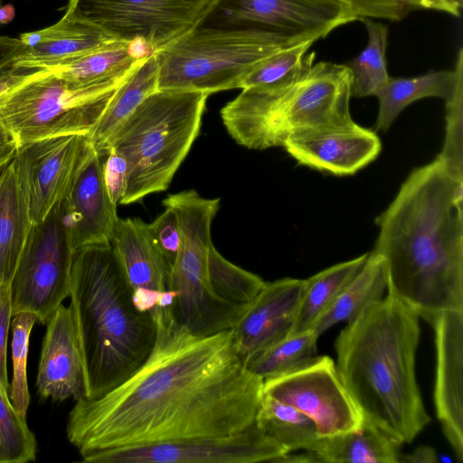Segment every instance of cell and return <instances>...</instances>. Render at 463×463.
Instances as JSON below:
<instances>
[{
	"instance_id": "obj_31",
	"label": "cell",
	"mask_w": 463,
	"mask_h": 463,
	"mask_svg": "<svg viewBox=\"0 0 463 463\" xmlns=\"http://www.w3.org/2000/svg\"><path fill=\"white\" fill-rule=\"evenodd\" d=\"M360 20L367 31V44L347 65L352 73V97L355 98L375 96L390 78L386 63L387 26L371 18Z\"/></svg>"
},
{
	"instance_id": "obj_39",
	"label": "cell",
	"mask_w": 463,
	"mask_h": 463,
	"mask_svg": "<svg viewBox=\"0 0 463 463\" xmlns=\"http://www.w3.org/2000/svg\"><path fill=\"white\" fill-rule=\"evenodd\" d=\"M13 317L10 284H0V388L9 394L6 354L7 338Z\"/></svg>"
},
{
	"instance_id": "obj_6",
	"label": "cell",
	"mask_w": 463,
	"mask_h": 463,
	"mask_svg": "<svg viewBox=\"0 0 463 463\" xmlns=\"http://www.w3.org/2000/svg\"><path fill=\"white\" fill-rule=\"evenodd\" d=\"M208 96L157 90L118 130L108 151H118L127 165L119 204L137 203L169 187L199 135Z\"/></svg>"
},
{
	"instance_id": "obj_1",
	"label": "cell",
	"mask_w": 463,
	"mask_h": 463,
	"mask_svg": "<svg viewBox=\"0 0 463 463\" xmlns=\"http://www.w3.org/2000/svg\"><path fill=\"white\" fill-rule=\"evenodd\" d=\"M154 347L120 385L71 409L67 439L81 458L125 447L232 435L255 423L263 380L239 356L232 330L197 335L158 312Z\"/></svg>"
},
{
	"instance_id": "obj_25",
	"label": "cell",
	"mask_w": 463,
	"mask_h": 463,
	"mask_svg": "<svg viewBox=\"0 0 463 463\" xmlns=\"http://www.w3.org/2000/svg\"><path fill=\"white\" fill-rule=\"evenodd\" d=\"M33 222L11 160L0 171V284H11Z\"/></svg>"
},
{
	"instance_id": "obj_20",
	"label": "cell",
	"mask_w": 463,
	"mask_h": 463,
	"mask_svg": "<svg viewBox=\"0 0 463 463\" xmlns=\"http://www.w3.org/2000/svg\"><path fill=\"white\" fill-rule=\"evenodd\" d=\"M45 325L36 378L39 396L54 402L86 398L85 369L71 305L61 304Z\"/></svg>"
},
{
	"instance_id": "obj_32",
	"label": "cell",
	"mask_w": 463,
	"mask_h": 463,
	"mask_svg": "<svg viewBox=\"0 0 463 463\" xmlns=\"http://www.w3.org/2000/svg\"><path fill=\"white\" fill-rule=\"evenodd\" d=\"M318 337L312 329L288 335L253 357L246 366L263 381L298 371L319 356Z\"/></svg>"
},
{
	"instance_id": "obj_7",
	"label": "cell",
	"mask_w": 463,
	"mask_h": 463,
	"mask_svg": "<svg viewBox=\"0 0 463 463\" xmlns=\"http://www.w3.org/2000/svg\"><path fill=\"white\" fill-rule=\"evenodd\" d=\"M123 82L79 86L42 69L10 65L0 73V123L18 146L61 135L88 136Z\"/></svg>"
},
{
	"instance_id": "obj_19",
	"label": "cell",
	"mask_w": 463,
	"mask_h": 463,
	"mask_svg": "<svg viewBox=\"0 0 463 463\" xmlns=\"http://www.w3.org/2000/svg\"><path fill=\"white\" fill-rule=\"evenodd\" d=\"M303 287L304 279L293 278L265 282L231 329L238 354L245 364L289 335Z\"/></svg>"
},
{
	"instance_id": "obj_33",
	"label": "cell",
	"mask_w": 463,
	"mask_h": 463,
	"mask_svg": "<svg viewBox=\"0 0 463 463\" xmlns=\"http://www.w3.org/2000/svg\"><path fill=\"white\" fill-rule=\"evenodd\" d=\"M36 439L24 416L14 408L9 394L0 388V463L35 460Z\"/></svg>"
},
{
	"instance_id": "obj_38",
	"label": "cell",
	"mask_w": 463,
	"mask_h": 463,
	"mask_svg": "<svg viewBox=\"0 0 463 463\" xmlns=\"http://www.w3.org/2000/svg\"><path fill=\"white\" fill-rule=\"evenodd\" d=\"M150 235L156 245L173 266L180 245V229L175 213L168 207L151 223Z\"/></svg>"
},
{
	"instance_id": "obj_29",
	"label": "cell",
	"mask_w": 463,
	"mask_h": 463,
	"mask_svg": "<svg viewBox=\"0 0 463 463\" xmlns=\"http://www.w3.org/2000/svg\"><path fill=\"white\" fill-rule=\"evenodd\" d=\"M370 252L330 266L304 279V287L289 335L311 330L318 317L364 268Z\"/></svg>"
},
{
	"instance_id": "obj_23",
	"label": "cell",
	"mask_w": 463,
	"mask_h": 463,
	"mask_svg": "<svg viewBox=\"0 0 463 463\" xmlns=\"http://www.w3.org/2000/svg\"><path fill=\"white\" fill-rule=\"evenodd\" d=\"M132 46L116 42L63 61L12 66L42 69L79 86L118 84L126 80L146 55L135 52Z\"/></svg>"
},
{
	"instance_id": "obj_15",
	"label": "cell",
	"mask_w": 463,
	"mask_h": 463,
	"mask_svg": "<svg viewBox=\"0 0 463 463\" xmlns=\"http://www.w3.org/2000/svg\"><path fill=\"white\" fill-rule=\"evenodd\" d=\"M90 143L71 134L18 146L13 158L33 224L43 222L67 195Z\"/></svg>"
},
{
	"instance_id": "obj_10",
	"label": "cell",
	"mask_w": 463,
	"mask_h": 463,
	"mask_svg": "<svg viewBox=\"0 0 463 463\" xmlns=\"http://www.w3.org/2000/svg\"><path fill=\"white\" fill-rule=\"evenodd\" d=\"M354 20L341 0H216L196 27L253 32L287 47L314 43Z\"/></svg>"
},
{
	"instance_id": "obj_22",
	"label": "cell",
	"mask_w": 463,
	"mask_h": 463,
	"mask_svg": "<svg viewBox=\"0 0 463 463\" xmlns=\"http://www.w3.org/2000/svg\"><path fill=\"white\" fill-rule=\"evenodd\" d=\"M19 39L24 52L14 66L63 61L116 43L95 26L66 14L49 27L20 34Z\"/></svg>"
},
{
	"instance_id": "obj_36",
	"label": "cell",
	"mask_w": 463,
	"mask_h": 463,
	"mask_svg": "<svg viewBox=\"0 0 463 463\" xmlns=\"http://www.w3.org/2000/svg\"><path fill=\"white\" fill-rule=\"evenodd\" d=\"M445 102V139L437 157L456 180L463 182V72L452 96Z\"/></svg>"
},
{
	"instance_id": "obj_13",
	"label": "cell",
	"mask_w": 463,
	"mask_h": 463,
	"mask_svg": "<svg viewBox=\"0 0 463 463\" xmlns=\"http://www.w3.org/2000/svg\"><path fill=\"white\" fill-rule=\"evenodd\" d=\"M285 449L254 423L222 437L117 448L82 458L89 463L277 462Z\"/></svg>"
},
{
	"instance_id": "obj_16",
	"label": "cell",
	"mask_w": 463,
	"mask_h": 463,
	"mask_svg": "<svg viewBox=\"0 0 463 463\" xmlns=\"http://www.w3.org/2000/svg\"><path fill=\"white\" fill-rule=\"evenodd\" d=\"M106 156L107 153L98 152L90 145L67 195L58 205L74 250L111 241L118 217L106 184Z\"/></svg>"
},
{
	"instance_id": "obj_43",
	"label": "cell",
	"mask_w": 463,
	"mask_h": 463,
	"mask_svg": "<svg viewBox=\"0 0 463 463\" xmlns=\"http://www.w3.org/2000/svg\"><path fill=\"white\" fill-rule=\"evenodd\" d=\"M439 461L436 450L430 446L421 445L411 454L401 456L400 462L409 463H437Z\"/></svg>"
},
{
	"instance_id": "obj_11",
	"label": "cell",
	"mask_w": 463,
	"mask_h": 463,
	"mask_svg": "<svg viewBox=\"0 0 463 463\" xmlns=\"http://www.w3.org/2000/svg\"><path fill=\"white\" fill-rule=\"evenodd\" d=\"M216 0H69L65 14L154 52L194 29Z\"/></svg>"
},
{
	"instance_id": "obj_18",
	"label": "cell",
	"mask_w": 463,
	"mask_h": 463,
	"mask_svg": "<svg viewBox=\"0 0 463 463\" xmlns=\"http://www.w3.org/2000/svg\"><path fill=\"white\" fill-rule=\"evenodd\" d=\"M430 324L435 332L436 415L457 458L463 462V310L439 313Z\"/></svg>"
},
{
	"instance_id": "obj_14",
	"label": "cell",
	"mask_w": 463,
	"mask_h": 463,
	"mask_svg": "<svg viewBox=\"0 0 463 463\" xmlns=\"http://www.w3.org/2000/svg\"><path fill=\"white\" fill-rule=\"evenodd\" d=\"M263 393L310 417L320 438L360 428L363 418L326 355L281 376L263 381Z\"/></svg>"
},
{
	"instance_id": "obj_40",
	"label": "cell",
	"mask_w": 463,
	"mask_h": 463,
	"mask_svg": "<svg viewBox=\"0 0 463 463\" xmlns=\"http://www.w3.org/2000/svg\"><path fill=\"white\" fill-rule=\"evenodd\" d=\"M104 173L110 196L118 205L123 196L127 178L126 161L118 151L114 149L108 151Z\"/></svg>"
},
{
	"instance_id": "obj_35",
	"label": "cell",
	"mask_w": 463,
	"mask_h": 463,
	"mask_svg": "<svg viewBox=\"0 0 463 463\" xmlns=\"http://www.w3.org/2000/svg\"><path fill=\"white\" fill-rule=\"evenodd\" d=\"M312 44L313 42H305L280 48L251 69L241 89L271 85L294 76L303 68L305 53Z\"/></svg>"
},
{
	"instance_id": "obj_12",
	"label": "cell",
	"mask_w": 463,
	"mask_h": 463,
	"mask_svg": "<svg viewBox=\"0 0 463 463\" xmlns=\"http://www.w3.org/2000/svg\"><path fill=\"white\" fill-rule=\"evenodd\" d=\"M73 252L57 205L32 225L10 284L13 316L31 312L46 324L70 295Z\"/></svg>"
},
{
	"instance_id": "obj_24",
	"label": "cell",
	"mask_w": 463,
	"mask_h": 463,
	"mask_svg": "<svg viewBox=\"0 0 463 463\" xmlns=\"http://www.w3.org/2000/svg\"><path fill=\"white\" fill-rule=\"evenodd\" d=\"M463 72V49L460 48L453 70L430 71L411 78L390 77L376 93L379 111L375 129L387 131L400 113L411 103L429 97L448 100L453 94L458 76Z\"/></svg>"
},
{
	"instance_id": "obj_21",
	"label": "cell",
	"mask_w": 463,
	"mask_h": 463,
	"mask_svg": "<svg viewBox=\"0 0 463 463\" xmlns=\"http://www.w3.org/2000/svg\"><path fill=\"white\" fill-rule=\"evenodd\" d=\"M298 164L337 176L352 175L377 158L381 139L357 123L288 139L283 146Z\"/></svg>"
},
{
	"instance_id": "obj_41",
	"label": "cell",
	"mask_w": 463,
	"mask_h": 463,
	"mask_svg": "<svg viewBox=\"0 0 463 463\" xmlns=\"http://www.w3.org/2000/svg\"><path fill=\"white\" fill-rule=\"evenodd\" d=\"M24 52L19 38L0 35V73L12 65Z\"/></svg>"
},
{
	"instance_id": "obj_17",
	"label": "cell",
	"mask_w": 463,
	"mask_h": 463,
	"mask_svg": "<svg viewBox=\"0 0 463 463\" xmlns=\"http://www.w3.org/2000/svg\"><path fill=\"white\" fill-rule=\"evenodd\" d=\"M110 243L131 288L134 306L155 317L170 291L172 265L153 241L148 223L139 218H118Z\"/></svg>"
},
{
	"instance_id": "obj_9",
	"label": "cell",
	"mask_w": 463,
	"mask_h": 463,
	"mask_svg": "<svg viewBox=\"0 0 463 463\" xmlns=\"http://www.w3.org/2000/svg\"><path fill=\"white\" fill-rule=\"evenodd\" d=\"M265 282L226 260L213 245L205 264L171 272V315L177 324L197 335L231 330Z\"/></svg>"
},
{
	"instance_id": "obj_34",
	"label": "cell",
	"mask_w": 463,
	"mask_h": 463,
	"mask_svg": "<svg viewBox=\"0 0 463 463\" xmlns=\"http://www.w3.org/2000/svg\"><path fill=\"white\" fill-rule=\"evenodd\" d=\"M36 321V315L25 311L14 314L11 320L13 375L9 399L15 411L24 417L30 403L26 374L27 356L31 332Z\"/></svg>"
},
{
	"instance_id": "obj_30",
	"label": "cell",
	"mask_w": 463,
	"mask_h": 463,
	"mask_svg": "<svg viewBox=\"0 0 463 463\" xmlns=\"http://www.w3.org/2000/svg\"><path fill=\"white\" fill-rule=\"evenodd\" d=\"M255 423L287 453L300 449L314 452L320 438L310 417L264 393Z\"/></svg>"
},
{
	"instance_id": "obj_44",
	"label": "cell",
	"mask_w": 463,
	"mask_h": 463,
	"mask_svg": "<svg viewBox=\"0 0 463 463\" xmlns=\"http://www.w3.org/2000/svg\"><path fill=\"white\" fill-rule=\"evenodd\" d=\"M13 7L4 5L2 0H0V27L4 24H6L10 21L11 17H13Z\"/></svg>"
},
{
	"instance_id": "obj_37",
	"label": "cell",
	"mask_w": 463,
	"mask_h": 463,
	"mask_svg": "<svg viewBox=\"0 0 463 463\" xmlns=\"http://www.w3.org/2000/svg\"><path fill=\"white\" fill-rule=\"evenodd\" d=\"M345 3L357 20L380 18L400 21L416 10H436L455 16L444 0H341Z\"/></svg>"
},
{
	"instance_id": "obj_28",
	"label": "cell",
	"mask_w": 463,
	"mask_h": 463,
	"mask_svg": "<svg viewBox=\"0 0 463 463\" xmlns=\"http://www.w3.org/2000/svg\"><path fill=\"white\" fill-rule=\"evenodd\" d=\"M386 272L383 259L370 251L361 271L341 291L312 326L318 335L337 323H350L383 298Z\"/></svg>"
},
{
	"instance_id": "obj_27",
	"label": "cell",
	"mask_w": 463,
	"mask_h": 463,
	"mask_svg": "<svg viewBox=\"0 0 463 463\" xmlns=\"http://www.w3.org/2000/svg\"><path fill=\"white\" fill-rule=\"evenodd\" d=\"M400 447L388 434L363 420L357 430L319 438L314 452L320 462L397 463Z\"/></svg>"
},
{
	"instance_id": "obj_45",
	"label": "cell",
	"mask_w": 463,
	"mask_h": 463,
	"mask_svg": "<svg viewBox=\"0 0 463 463\" xmlns=\"http://www.w3.org/2000/svg\"><path fill=\"white\" fill-rule=\"evenodd\" d=\"M447 5L453 10L455 16H458L462 8L463 0H444Z\"/></svg>"
},
{
	"instance_id": "obj_2",
	"label": "cell",
	"mask_w": 463,
	"mask_h": 463,
	"mask_svg": "<svg viewBox=\"0 0 463 463\" xmlns=\"http://www.w3.org/2000/svg\"><path fill=\"white\" fill-rule=\"evenodd\" d=\"M375 224L388 295L429 323L463 310V182L436 157L410 173Z\"/></svg>"
},
{
	"instance_id": "obj_42",
	"label": "cell",
	"mask_w": 463,
	"mask_h": 463,
	"mask_svg": "<svg viewBox=\"0 0 463 463\" xmlns=\"http://www.w3.org/2000/svg\"><path fill=\"white\" fill-rule=\"evenodd\" d=\"M18 145L12 134L0 123V171L14 157Z\"/></svg>"
},
{
	"instance_id": "obj_8",
	"label": "cell",
	"mask_w": 463,
	"mask_h": 463,
	"mask_svg": "<svg viewBox=\"0 0 463 463\" xmlns=\"http://www.w3.org/2000/svg\"><path fill=\"white\" fill-rule=\"evenodd\" d=\"M280 48L253 32L195 27L154 52L157 89L208 95L241 89L251 69Z\"/></svg>"
},
{
	"instance_id": "obj_4",
	"label": "cell",
	"mask_w": 463,
	"mask_h": 463,
	"mask_svg": "<svg viewBox=\"0 0 463 463\" xmlns=\"http://www.w3.org/2000/svg\"><path fill=\"white\" fill-rule=\"evenodd\" d=\"M86 376V399L120 385L150 354L157 326L132 301L111 243L74 250L70 295Z\"/></svg>"
},
{
	"instance_id": "obj_26",
	"label": "cell",
	"mask_w": 463,
	"mask_h": 463,
	"mask_svg": "<svg viewBox=\"0 0 463 463\" xmlns=\"http://www.w3.org/2000/svg\"><path fill=\"white\" fill-rule=\"evenodd\" d=\"M157 80L158 65L155 53H147L117 90L102 116L87 136L96 151L107 153L118 130L142 101L158 90Z\"/></svg>"
},
{
	"instance_id": "obj_3",
	"label": "cell",
	"mask_w": 463,
	"mask_h": 463,
	"mask_svg": "<svg viewBox=\"0 0 463 463\" xmlns=\"http://www.w3.org/2000/svg\"><path fill=\"white\" fill-rule=\"evenodd\" d=\"M420 336V317L387 294L335 342L336 371L363 420L401 445L431 421L416 378Z\"/></svg>"
},
{
	"instance_id": "obj_5",
	"label": "cell",
	"mask_w": 463,
	"mask_h": 463,
	"mask_svg": "<svg viewBox=\"0 0 463 463\" xmlns=\"http://www.w3.org/2000/svg\"><path fill=\"white\" fill-rule=\"evenodd\" d=\"M352 73L347 65L313 63V54L294 76L242 89L221 110L235 142L249 149L280 146L295 137L354 123L350 113Z\"/></svg>"
}]
</instances>
